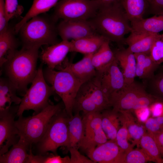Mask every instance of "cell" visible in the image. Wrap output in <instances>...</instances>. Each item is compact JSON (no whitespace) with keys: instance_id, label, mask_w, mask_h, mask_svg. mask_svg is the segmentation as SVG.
<instances>
[{"instance_id":"6da1fadb","label":"cell","mask_w":163,"mask_h":163,"mask_svg":"<svg viewBox=\"0 0 163 163\" xmlns=\"http://www.w3.org/2000/svg\"><path fill=\"white\" fill-rule=\"evenodd\" d=\"M88 21L98 34L119 46L124 44L125 36L132 31L121 3L100 7L95 16Z\"/></svg>"},{"instance_id":"7a4b0ae2","label":"cell","mask_w":163,"mask_h":163,"mask_svg":"<svg viewBox=\"0 0 163 163\" xmlns=\"http://www.w3.org/2000/svg\"><path fill=\"white\" fill-rule=\"evenodd\" d=\"M39 49L22 46L2 67L7 78L15 86L17 91L22 93L23 96L36 75Z\"/></svg>"},{"instance_id":"3957f363","label":"cell","mask_w":163,"mask_h":163,"mask_svg":"<svg viewBox=\"0 0 163 163\" xmlns=\"http://www.w3.org/2000/svg\"><path fill=\"white\" fill-rule=\"evenodd\" d=\"M57 21L53 16L42 14L31 18L19 32L22 46L40 48L42 45L50 46L59 42Z\"/></svg>"},{"instance_id":"277c9868","label":"cell","mask_w":163,"mask_h":163,"mask_svg":"<svg viewBox=\"0 0 163 163\" xmlns=\"http://www.w3.org/2000/svg\"><path fill=\"white\" fill-rule=\"evenodd\" d=\"M43 71L46 81L62 99L66 113L71 117L76 96L83 83L64 69L56 71L46 67Z\"/></svg>"},{"instance_id":"5b68a950","label":"cell","mask_w":163,"mask_h":163,"mask_svg":"<svg viewBox=\"0 0 163 163\" xmlns=\"http://www.w3.org/2000/svg\"><path fill=\"white\" fill-rule=\"evenodd\" d=\"M62 109L60 103L54 105L49 103L40 112L32 116L18 117L15 124L20 136L31 145L37 144L44 136L52 118Z\"/></svg>"},{"instance_id":"8992f818","label":"cell","mask_w":163,"mask_h":163,"mask_svg":"<svg viewBox=\"0 0 163 163\" xmlns=\"http://www.w3.org/2000/svg\"><path fill=\"white\" fill-rule=\"evenodd\" d=\"M110 107L109 98L103 91L97 74L81 86L75 99L73 110L85 114L101 112Z\"/></svg>"},{"instance_id":"52a82bcc","label":"cell","mask_w":163,"mask_h":163,"mask_svg":"<svg viewBox=\"0 0 163 163\" xmlns=\"http://www.w3.org/2000/svg\"><path fill=\"white\" fill-rule=\"evenodd\" d=\"M45 80L42 65L37 69L36 75L21 98L18 105L17 116H22L26 110H32L34 114L39 113L49 104V99L55 93L53 87Z\"/></svg>"},{"instance_id":"ba28073f","label":"cell","mask_w":163,"mask_h":163,"mask_svg":"<svg viewBox=\"0 0 163 163\" xmlns=\"http://www.w3.org/2000/svg\"><path fill=\"white\" fill-rule=\"evenodd\" d=\"M69 117L65 109L53 117L44 136L37 143L39 155H44L49 151L56 154L59 147L67 148L69 143Z\"/></svg>"},{"instance_id":"9c48e42d","label":"cell","mask_w":163,"mask_h":163,"mask_svg":"<svg viewBox=\"0 0 163 163\" xmlns=\"http://www.w3.org/2000/svg\"><path fill=\"white\" fill-rule=\"evenodd\" d=\"M54 7L53 16L57 20H88L95 16L100 5L97 0H60Z\"/></svg>"},{"instance_id":"30bf717a","label":"cell","mask_w":163,"mask_h":163,"mask_svg":"<svg viewBox=\"0 0 163 163\" xmlns=\"http://www.w3.org/2000/svg\"><path fill=\"white\" fill-rule=\"evenodd\" d=\"M82 119L83 135L79 148L86 154L108 140L102 127L101 112L84 114Z\"/></svg>"},{"instance_id":"8fae6325","label":"cell","mask_w":163,"mask_h":163,"mask_svg":"<svg viewBox=\"0 0 163 163\" xmlns=\"http://www.w3.org/2000/svg\"><path fill=\"white\" fill-rule=\"evenodd\" d=\"M18 105L0 111V156L7 152L20 139L14 120Z\"/></svg>"},{"instance_id":"7c38bea8","label":"cell","mask_w":163,"mask_h":163,"mask_svg":"<svg viewBox=\"0 0 163 163\" xmlns=\"http://www.w3.org/2000/svg\"><path fill=\"white\" fill-rule=\"evenodd\" d=\"M145 91L142 86L135 81L130 84H126L122 89L110 96L111 107L117 112H131L138 98Z\"/></svg>"},{"instance_id":"4fadbf2b","label":"cell","mask_w":163,"mask_h":163,"mask_svg":"<svg viewBox=\"0 0 163 163\" xmlns=\"http://www.w3.org/2000/svg\"><path fill=\"white\" fill-rule=\"evenodd\" d=\"M58 35L62 40L71 41L98 34L88 20H61L57 24Z\"/></svg>"},{"instance_id":"5bb4252c","label":"cell","mask_w":163,"mask_h":163,"mask_svg":"<svg viewBox=\"0 0 163 163\" xmlns=\"http://www.w3.org/2000/svg\"><path fill=\"white\" fill-rule=\"evenodd\" d=\"M118 63L115 58L106 69L97 72L102 88L109 100L112 94L122 89L126 84Z\"/></svg>"},{"instance_id":"9a60e30c","label":"cell","mask_w":163,"mask_h":163,"mask_svg":"<svg viewBox=\"0 0 163 163\" xmlns=\"http://www.w3.org/2000/svg\"><path fill=\"white\" fill-rule=\"evenodd\" d=\"M125 153L114 141L109 140L86 154L94 163H123Z\"/></svg>"},{"instance_id":"2e32d148","label":"cell","mask_w":163,"mask_h":163,"mask_svg":"<svg viewBox=\"0 0 163 163\" xmlns=\"http://www.w3.org/2000/svg\"><path fill=\"white\" fill-rule=\"evenodd\" d=\"M71 41L68 40L48 46L41 53L42 62L50 69H57L62 65L68 53L71 52Z\"/></svg>"},{"instance_id":"e0dca14e","label":"cell","mask_w":163,"mask_h":163,"mask_svg":"<svg viewBox=\"0 0 163 163\" xmlns=\"http://www.w3.org/2000/svg\"><path fill=\"white\" fill-rule=\"evenodd\" d=\"M93 54L85 55L82 59L75 63L69 62L66 58L57 70L63 69L69 71L83 83L97 75L92 62Z\"/></svg>"},{"instance_id":"ac0fdd59","label":"cell","mask_w":163,"mask_h":163,"mask_svg":"<svg viewBox=\"0 0 163 163\" xmlns=\"http://www.w3.org/2000/svg\"><path fill=\"white\" fill-rule=\"evenodd\" d=\"M125 38L124 44L133 53H144L149 54L151 48L158 33L139 32L133 31Z\"/></svg>"},{"instance_id":"d6986e66","label":"cell","mask_w":163,"mask_h":163,"mask_svg":"<svg viewBox=\"0 0 163 163\" xmlns=\"http://www.w3.org/2000/svg\"><path fill=\"white\" fill-rule=\"evenodd\" d=\"M115 57L123 69L126 84L135 81L136 77V61L134 54L122 46L114 51Z\"/></svg>"},{"instance_id":"ffe728a7","label":"cell","mask_w":163,"mask_h":163,"mask_svg":"<svg viewBox=\"0 0 163 163\" xmlns=\"http://www.w3.org/2000/svg\"><path fill=\"white\" fill-rule=\"evenodd\" d=\"M31 145L24 138L20 136L18 141L9 150L0 156V163H27L28 151Z\"/></svg>"},{"instance_id":"44dd1931","label":"cell","mask_w":163,"mask_h":163,"mask_svg":"<svg viewBox=\"0 0 163 163\" xmlns=\"http://www.w3.org/2000/svg\"><path fill=\"white\" fill-rule=\"evenodd\" d=\"M14 28L8 27L0 32V66L4 64L18 50V43L14 35Z\"/></svg>"},{"instance_id":"7402d4cb","label":"cell","mask_w":163,"mask_h":163,"mask_svg":"<svg viewBox=\"0 0 163 163\" xmlns=\"http://www.w3.org/2000/svg\"><path fill=\"white\" fill-rule=\"evenodd\" d=\"M119 116L121 125L126 127L129 134V138L132 139V143L139 148L141 137L146 132L145 126L138 121L130 111L118 112Z\"/></svg>"},{"instance_id":"603a6c76","label":"cell","mask_w":163,"mask_h":163,"mask_svg":"<svg viewBox=\"0 0 163 163\" xmlns=\"http://www.w3.org/2000/svg\"><path fill=\"white\" fill-rule=\"evenodd\" d=\"M106 40H107L98 34L72 40L70 41L71 52L79 53L85 55L93 54Z\"/></svg>"},{"instance_id":"cb8c5ba5","label":"cell","mask_w":163,"mask_h":163,"mask_svg":"<svg viewBox=\"0 0 163 163\" xmlns=\"http://www.w3.org/2000/svg\"><path fill=\"white\" fill-rule=\"evenodd\" d=\"M17 89L7 78L0 79V111L9 109L11 104H19L21 98L17 95Z\"/></svg>"},{"instance_id":"d4e9b609","label":"cell","mask_w":163,"mask_h":163,"mask_svg":"<svg viewBox=\"0 0 163 163\" xmlns=\"http://www.w3.org/2000/svg\"><path fill=\"white\" fill-rule=\"evenodd\" d=\"M101 116L102 127L108 140L115 141L121 125L118 112L107 109L101 112Z\"/></svg>"},{"instance_id":"484cf974","label":"cell","mask_w":163,"mask_h":163,"mask_svg":"<svg viewBox=\"0 0 163 163\" xmlns=\"http://www.w3.org/2000/svg\"><path fill=\"white\" fill-rule=\"evenodd\" d=\"M136 61V77L149 80L155 75L159 66L151 57L149 54L144 53H134Z\"/></svg>"},{"instance_id":"4316f807","label":"cell","mask_w":163,"mask_h":163,"mask_svg":"<svg viewBox=\"0 0 163 163\" xmlns=\"http://www.w3.org/2000/svg\"><path fill=\"white\" fill-rule=\"evenodd\" d=\"M132 31L139 32L159 33L163 31V13L130 22Z\"/></svg>"},{"instance_id":"83f0119b","label":"cell","mask_w":163,"mask_h":163,"mask_svg":"<svg viewBox=\"0 0 163 163\" xmlns=\"http://www.w3.org/2000/svg\"><path fill=\"white\" fill-rule=\"evenodd\" d=\"M109 42L107 40H105L92 55V63L97 72H100L106 69L115 59L114 52L110 48Z\"/></svg>"},{"instance_id":"f1b7e54d","label":"cell","mask_w":163,"mask_h":163,"mask_svg":"<svg viewBox=\"0 0 163 163\" xmlns=\"http://www.w3.org/2000/svg\"><path fill=\"white\" fill-rule=\"evenodd\" d=\"M59 1V0H34L28 11L15 25L14 28L15 33H18L22 27L31 18L48 11L55 6Z\"/></svg>"},{"instance_id":"f546056e","label":"cell","mask_w":163,"mask_h":163,"mask_svg":"<svg viewBox=\"0 0 163 163\" xmlns=\"http://www.w3.org/2000/svg\"><path fill=\"white\" fill-rule=\"evenodd\" d=\"M84 126L82 117L77 112L70 117L68 122L69 135L68 150L72 148H79L83 135Z\"/></svg>"},{"instance_id":"4dcf8cb0","label":"cell","mask_w":163,"mask_h":163,"mask_svg":"<svg viewBox=\"0 0 163 163\" xmlns=\"http://www.w3.org/2000/svg\"><path fill=\"white\" fill-rule=\"evenodd\" d=\"M121 3L130 22L143 18L148 5L146 0H122Z\"/></svg>"},{"instance_id":"1f68e13d","label":"cell","mask_w":163,"mask_h":163,"mask_svg":"<svg viewBox=\"0 0 163 163\" xmlns=\"http://www.w3.org/2000/svg\"><path fill=\"white\" fill-rule=\"evenodd\" d=\"M139 146L150 159L151 161L162 163L163 158L159 148L153 137L145 132L140 139Z\"/></svg>"},{"instance_id":"d6a6232c","label":"cell","mask_w":163,"mask_h":163,"mask_svg":"<svg viewBox=\"0 0 163 163\" xmlns=\"http://www.w3.org/2000/svg\"><path fill=\"white\" fill-rule=\"evenodd\" d=\"M70 158L67 156L62 157L60 156L47 153L44 155H34L31 149L29 150L27 163H70Z\"/></svg>"},{"instance_id":"836d02e7","label":"cell","mask_w":163,"mask_h":163,"mask_svg":"<svg viewBox=\"0 0 163 163\" xmlns=\"http://www.w3.org/2000/svg\"><path fill=\"white\" fill-rule=\"evenodd\" d=\"M149 55L158 65L159 66L163 63V34H157L151 48Z\"/></svg>"},{"instance_id":"e575fe53","label":"cell","mask_w":163,"mask_h":163,"mask_svg":"<svg viewBox=\"0 0 163 163\" xmlns=\"http://www.w3.org/2000/svg\"><path fill=\"white\" fill-rule=\"evenodd\" d=\"M150 159L141 149H133L125 152L123 163H145Z\"/></svg>"},{"instance_id":"d590c367","label":"cell","mask_w":163,"mask_h":163,"mask_svg":"<svg viewBox=\"0 0 163 163\" xmlns=\"http://www.w3.org/2000/svg\"><path fill=\"white\" fill-rule=\"evenodd\" d=\"M115 140V142L123 150L126 152L133 149L135 145L128 141L129 134L127 129L124 125H121Z\"/></svg>"},{"instance_id":"8d00e7d4","label":"cell","mask_w":163,"mask_h":163,"mask_svg":"<svg viewBox=\"0 0 163 163\" xmlns=\"http://www.w3.org/2000/svg\"><path fill=\"white\" fill-rule=\"evenodd\" d=\"M149 80L152 94L163 99V70L155 75Z\"/></svg>"},{"instance_id":"74e56055","label":"cell","mask_w":163,"mask_h":163,"mask_svg":"<svg viewBox=\"0 0 163 163\" xmlns=\"http://www.w3.org/2000/svg\"><path fill=\"white\" fill-rule=\"evenodd\" d=\"M7 19L10 20L20 16L23 11V8L19 5L18 0H5Z\"/></svg>"},{"instance_id":"f35d334b","label":"cell","mask_w":163,"mask_h":163,"mask_svg":"<svg viewBox=\"0 0 163 163\" xmlns=\"http://www.w3.org/2000/svg\"><path fill=\"white\" fill-rule=\"evenodd\" d=\"M159 98L152 94H149L146 91L138 98L132 111L141 108L149 107Z\"/></svg>"},{"instance_id":"ab89813d","label":"cell","mask_w":163,"mask_h":163,"mask_svg":"<svg viewBox=\"0 0 163 163\" xmlns=\"http://www.w3.org/2000/svg\"><path fill=\"white\" fill-rule=\"evenodd\" d=\"M76 148H72L68 150L70 154V163H94V162L78 151Z\"/></svg>"},{"instance_id":"60d3db41","label":"cell","mask_w":163,"mask_h":163,"mask_svg":"<svg viewBox=\"0 0 163 163\" xmlns=\"http://www.w3.org/2000/svg\"><path fill=\"white\" fill-rule=\"evenodd\" d=\"M150 14L157 15L163 13V0H146Z\"/></svg>"},{"instance_id":"b9f144b4","label":"cell","mask_w":163,"mask_h":163,"mask_svg":"<svg viewBox=\"0 0 163 163\" xmlns=\"http://www.w3.org/2000/svg\"><path fill=\"white\" fill-rule=\"evenodd\" d=\"M145 127L147 132L150 134H154L162 130L155 117H150L145 121Z\"/></svg>"},{"instance_id":"7bdbcfd3","label":"cell","mask_w":163,"mask_h":163,"mask_svg":"<svg viewBox=\"0 0 163 163\" xmlns=\"http://www.w3.org/2000/svg\"><path fill=\"white\" fill-rule=\"evenodd\" d=\"M8 22L6 11L5 0H0V32L8 27Z\"/></svg>"},{"instance_id":"ee69618b","label":"cell","mask_w":163,"mask_h":163,"mask_svg":"<svg viewBox=\"0 0 163 163\" xmlns=\"http://www.w3.org/2000/svg\"><path fill=\"white\" fill-rule=\"evenodd\" d=\"M150 134L154 138L159 149L163 145V130L156 133Z\"/></svg>"},{"instance_id":"f6af8a7d","label":"cell","mask_w":163,"mask_h":163,"mask_svg":"<svg viewBox=\"0 0 163 163\" xmlns=\"http://www.w3.org/2000/svg\"><path fill=\"white\" fill-rule=\"evenodd\" d=\"M100 7H107L121 3L122 0H97Z\"/></svg>"},{"instance_id":"bcb514c9","label":"cell","mask_w":163,"mask_h":163,"mask_svg":"<svg viewBox=\"0 0 163 163\" xmlns=\"http://www.w3.org/2000/svg\"><path fill=\"white\" fill-rule=\"evenodd\" d=\"M162 130H163V115L155 117Z\"/></svg>"},{"instance_id":"7dc6e473","label":"cell","mask_w":163,"mask_h":163,"mask_svg":"<svg viewBox=\"0 0 163 163\" xmlns=\"http://www.w3.org/2000/svg\"><path fill=\"white\" fill-rule=\"evenodd\" d=\"M161 154L162 158H163V145L159 148Z\"/></svg>"},{"instance_id":"c3c4849f","label":"cell","mask_w":163,"mask_h":163,"mask_svg":"<svg viewBox=\"0 0 163 163\" xmlns=\"http://www.w3.org/2000/svg\"><path fill=\"white\" fill-rule=\"evenodd\" d=\"M163 63L162 64V65L161 66V71H163Z\"/></svg>"},{"instance_id":"681fc988","label":"cell","mask_w":163,"mask_h":163,"mask_svg":"<svg viewBox=\"0 0 163 163\" xmlns=\"http://www.w3.org/2000/svg\"><path fill=\"white\" fill-rule=\"evenodd\" d=\"M162 163H163V159H162Z\"/></svg>"}]
</instances>
